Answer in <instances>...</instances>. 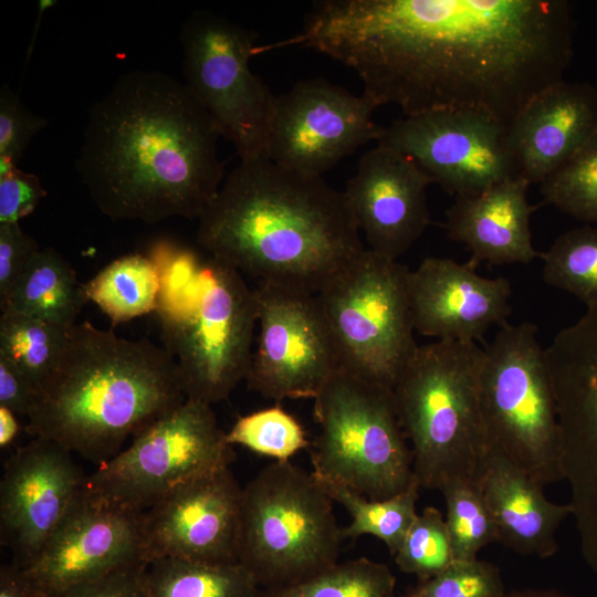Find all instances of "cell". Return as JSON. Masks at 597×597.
<instances>
[{"instance_id": "6da1fadb", "label": "cell", "mask_w": 597, "mask_h": 597, "mask_svg": "<svg viewBox=\"0 0 597 597\" xmlns=\"http://www.w3.org/2000/svg\"><path fill=\"white\" fill-rule=\"evenodd\" d=\"M292 44L353 69L377 107L468 109L509 126L564 80L574 21L566 0H324L276 45Z\"/></svg>"}, {"instance_id": "7a4b0ae2", "label": "cell", "mask_w": 597, "mask_h": 597, "mask_svg": "<svg viewBox=\"0 0 597 597\" xmlns=\"http://www.w3.org/2000/svg\"><path fill=\"white\" fill-rule=\"evenodd\" d=\"M219 137L184 82L130 71L90 107L75 167L112 220L199 219L224 180Z\"/></svg>"}, {"instance_id": "3957f363", "label": "cell", "mask_w": 597, "mask_h": 597, "mask_svg": "<svg viewBox=\"0 0 597 597\" xmlns=\"http://www.w3.org/2000/svg\"><path fill=\"white\" fill-rule=\"evenodd\" d=\"M198 221L211 258L314 294L365 250L343 191L269 158L240 161Z\"/></svg>"}, {"instance_id": "277c9868", "label": "cell", "mask_w": 597, "mask_h": 597, "mask_svg": "<svg viewBox=\"0 0 597 597\" xmlns=\"http://www.w3.org/2000/svg\"><path fill=\"white\" fill-rule=\"evenodd\" d=\"M186 399L177 364L164 347L84 321L70 328L25 430L101 465L128 437Z\"/></svg>"}, {"instance_id": "5b68a950", "label": "cell", "mask_w": 597, "mask_h": 597, "mask_svg": "<svg viewBox=\"0 0 597 597\" xmlns=\"http://www.w3.org/2000/svg\"><path fill=\"white\" fill-rule=\"evenodd\" d=\"M150 256L161 277L155 314L186 398L210 406L227 399L250 370L254 289L213 258L200 262L189 252L164 249Z\"/></svg>"}, {"instance_id": "8992f818", "label": "cell", "mask_w": 597, "mask_h": 597, "mask_svg": "<svg viewBox=\"0 0 597 597\" xmlns=\"http://www.w3.org/2000/svg\"><path fill=\"white\" fill-rule=\"evenodd\" d=\"M484 348L473 342L418 346L392 388L420 489L479 483L486 463L479 379Z\"/></svg>"}, {"instance_id": "52a82bcc", "label": "cell", "mask_w": 597, "mask_h": 597, "mask_svg": "<svg viewBox=\"0 0 597 597\" xmlns=\"http://www.w3.org/2000/svg\"><path fill=\"white\" fill-rule=\"evenodd\" d=\"M479 407L486 458L509 462L543 488L563 480L556 401L536 325L505 323L486 345Z\"/></svg>"}, {"instance_id": "ba28073f", "label": "cell", "mask_w": 597, "mask_h": 597, "mask_svg": "<svg viewBox=\"0 0 597 597\" xmlns=\"http://www.w3.org/2000/svg\"><path fill=\"white\" fill-rule=\"evenodd\" d=\"M313 472L264 467L242 488L239 563L262 589L292 585L338 563L342 528Z\"/></svg>"}, {"instance_id": "9c48e42d", "label": "cell", "mask_w": 597, "mask_h": 597, "mask_svg": "<svg viewBox=\"0 0 597 597\" xmlns=\"http://www.w3.org/2000/svg\"><path fill=\"white\" fill-rule=\"evenodd\" d=\"M313 473L371 500L416 481L392 389L338 368L314 398Z\"/></svg>"}, {"instance_id": "30bf717a", "label": "cell", "mask_w": 597, "mask_h": 597, "mask_svg": "<svg viewBox=\"0 0 597 597\" xmlns=\"http://www.w3.org/2000/svg\"><path fill=\"white\" fill-rule=\"evenodd\" d=\"M409 269L365 249L316 293L339 368L394 388L417 345Z\"/></svg>"}, {"instance_id": "8fae6325", "label": "cell", "mask_w": 597, "mask_h": 597, "mask_svg": "<svg viewBox=\"0 0 597 597\" xmlns=\"http://www.w3.org/2000/svg\"><path fill=\"white\" fill-rule=\"evenodd\" d=\"M184 84L240 161L268 158L276 96L249 66L258 52L252 32L209 11L181 25Z\"/></svg>"}, {"instance_id": "7c38bea8", "label": "cell", "mask_w": 597, "mask_h": 597, "mask_svg": "<svg viewBox=\"0 0 597 597\" xmlns=\"http://www.w3.org/2000/svg\"><path fill=\"white\" fill-rule=\"evenodd\" d=\"M233 457L211 406L186 399L98 465L85 489L115 505L146 511L181 484L229 467Z\"/></svg>"}, {"instance_id": "4fadbf2b", "label": "cell", "mask_w": 597, "mask_h": 597, "mask_svg": "<svg viewBox=\"0 0 597 597\" xmlns=\"http://www.w3.org/2000/svg\"><path fill=\"white\" fill-rule=\"evenodd\" d=\"M583 559L597 580V305L562 328L545 348Z\"/></svg>"}, {"instance_id": "5bb4252c", "label": "cell", "mask_w": 597, "mask_h": 597, "mask_svg": "<svg viewBox=\"0 0 597 597\" xmlns=\"http://www.w3.org/2000/svg\"><path fill=\"white\" fill-rule=\"evenodd\" d=\"M376 142L411 159L454 197L519 177L509 126L481 112L438 109L404 116L381 127Z\"/></svg>"}, {"instance_id": "9a60e30c", "label": "cell", "mask_w": 597, "mask_h": 597, "mask_svg": "<svg viewBox=\"0 0 597 597\" xmlns=\"http://www.w3.org/2000/svg\"><path fill=\"white\" fill-rule=\"evenodd\" d=\"M259 335L248 386L266 399H314L339 368L317 295L258 283Z\"/></svg>"}, {"instance_id": "2e32d148", "label": "cell", "mask_w": 597, "mask_h": 597, "mask_svg": "<svg viewBox=\"0 0 597 597\" xmlns=\"http://www.w3.org/2000/svg\"><path fill=\"white\" fill-rule=\"evenodd\" d=\"M377 105L322 78L301 81L276 96L266 155L295 171L322 177L360 146L377 140Z\"/></svg>"}, {"instance_id": "e0dca14e", "label": "cell", "mask_w": 597, "mask_h": 597, "mask_svg": "<svg viewBox=\"0 0 597 597\" xmlns=\"http://www.w3.org/2000/svg\"><path fill=\"white\" fill-rule=\"evenodd\" d=\"M144 511L122 507L84 485L25 575L40 597L146 561Z\"/></svg>"}, {"instance_id": "ac0fdd59", "label": "cell", "mask_w": 597, "mask_h": 597, "mask_svg": "<svg viewBox=\"0 0 597 597\" xmlns=\"http://www.w3.org/2000/svg\"><path fill=\"white\" fill-rule=\"evenodd\" d=\"M241 507L242 488L229 467L181 484L143 513L146 561L239 563Z\"/></svg>"}, {"instance_id": "d6986e66", "label": "cell", "mask_w": 597, "mask_h": 597, "mask_svg": "<svg viewBox=\"0 0 597 597\" xmlns=\"http://www.w3.org/2000/svg\"><path fill=\"white\" fill-rule=\"evenodd\" d=\"M86 478L72 453L35 437L10 455L0 482L1 543L29 566L82 492Z\"/></svg>"}, {"instance_id": "ffe728a7", "label": "cell", "mask_w": 597, "mask_h": 597, "mask_svg": "<svg viewBox=\"0 0 597 597\" xmlns=\"http://www.w3.org/2000/svg\"><path fill=\"white\" fill-rule=\"evenodd\" d=\"M478 263L426 258L408 273L413 328L437 341L473 342L493 325L507 323L511 284L503 276L485 277Z\"/></svg>"}, {"instance_id": "44dd1931", "label": "cell", "mask_w": 597, "mask_h": 597, "mask_svg": "<svg viewBox=\"0 0 597 597\" xmlns=\"http://www.w3.org/2000/svg\"><path fill=\"white\" fill-rule=\"evenodd\" d=\"M431 179L408 157L377 145L359 159L343 191L369 245L397 260L430 222L427 187Z\"/></svg>"}, {"instance_id": "7402d4cb", "label": "cell", "mask_w": 597, "mask_h": 597, "mask_svg": "<svg viewBox=\"0 0 597 597\" xmlns=\"http://www.w3.org/2000/svg\"><path fill=\"white\" fill-rule=\"evenodd\" d=\"M596 133V86L563 80L544 88L509 125L519 177L541 185Z\"/></svg>"}, {"instance_id": "603a6c76", "label": "cell", "mask_w": 597, "mask_h": 597, "mask_svg": "<svg viewBox=\"0 0 597 597\" xmlns=\"http://www.w3.org/2000/svg\"><path fill=\"white\" fill-rule=\"evenodd\" d=\"M530 182L515 177L473 195L454 197L446 212L448 237L465 245L470 259L493 265L531 263L541 256L532 242Z\"/></svg>"}, {"instance_id": "cb8c5ba5", "label": "cell", "mask_w": 597, "mask_h": 597, "mask_svg": "<svg viewBox=\"0 0 597 597\" xmlns=\"http://www.w3.org/2000/svg\"><path fill=\"white\" fill-rule=\"evenodd\" d=\"M479 485L496 527L498 542L522 555L547 558L559 549L557 532L572 516L569 503L548 500L543 486L509 462L489 457Z\"/></svg>"}, {"instance_id": "d4e9b609", "label": "cell", "mask_w": 597, "mask_h": 597, "mask_svg": "<svg viewBox=\"0 0 597 597\" xmlns=\"http://www.w3.org/2000/svg\"><path fill=\"white\" fill-rule=\"evenodd\" d=\"M88 301L76 271L46 247L35 253L0 308L71 327Z\"/></svg>"}, {"instance_id": "484cf974", "label": "cell", "mask_w": 597, "mask_h": 597, "mask_svg": "<svg viewBox=\"0 0 597 597\" xmlns=\"http://www.w3.org/2000/svg\"><path fill=\"white\" fill-rule=\"evenodd\" d=\"M160 286L157 262L139 253L112 261L85 283L88 300L113 323L155 312Z\"/></svg>"}, {"instance_id": "4316f807", "label": "cell", "mask_w": 597, "mask_h": 597, "mask_svg": "<svg viewBox=\"0 0 597 597\" xmlns=\"http://www.w3.org/2000/svg\"><path fill=\"white\" fill-rule=\"evenodd\" d=\"M151 597H260L261 587L240 563L214 565L161 557L148 562Z\"/></svg>"}, {"instance_id": "83f0119b", "label": "cell", "mask_w": 597, "mask_h": 597, "mask_svg": "<svg viewBox=\"0 0 597 597\" xmlns=\"http://www.w3.org/2000/svg\"><path fill=\"white\" fill-rule=\"evenodd\" d=\"M317 479L329 498L343 505L352 517L342 528L343 538L371 535L383 541L392 556L397 553L418 514V482L395 496L371 500L341 483Z\"/></svg>"}, {"instance_id": "f1b7e54d", "label": "cell", "mask_w": 597, "mask_h": 597, "mask_svg": "<svg viewBox=\"0 0 597 597\" xmlns=\"http://www.w3.org/2000/svg\"><path fill=\"white\" fill-rule=\"evenodd\" d=\"M71 327L2 310L0 356L14 364L38 392L54 369Z\"/></svg>"}, {"instance_id": "f546056e", "label": "cell", "mask_w": 597, "mask_h": 597, "mask_svg": "<svg viewBox=\"0 0 597 597\" xmlns=\"http://www.w3.org/2000/svg\"><path fill=\"white\" fill-rule=\"evenodd\" d=\"M545 283L597 305V224H584L561 234L541 252Z\"/></svg>"}, {"instance_id": "4dcf8cb0", "label": "cell", "mask_w": 597, "mask_h": 597, "mask_svg": "<svg viewBox=\"0 0 597 597\" xmlns=\"http://www.w3.org/2000/svg\"><path fill=\"white\" fill-rule=\"evenodd\" d=\"M260 597H398L396 577L384 564L360 557L332 567L302 582L262 589Z\"/></svg>"}, {"instance_id": "1f68e13d", "label": "cell", "mask_w": 597, "mask_h": 597, "mask_svg": "<svg viewBox=\"0 0 597 597\" xmlns=\"http://www.w3.org/2000/svg\"><path fill=\"white\" fill-rule=\"evenodd\" d=\"M440 492L446 501V524L454 562L476 559L483 547L498 542L496 527L479 483L453 482Z\"/></svg>"}, {"instance_id": "d6a6232c", "label": "cell", "mask_w": 597, "mask_h": 597, "mask_svg": "<svg viewBox=\"0 0 597 597\" xmlns=\"http://www.w3.org/2000/svg\"><path fill=\"white\" fill-rule=\"evenodd\" d=\"M540 186L544 205L585 224H597V133Z\"/></svg>"}, {"instance_id": "836d02e7", "label": "cell", "mask_w": 597, "mask_h": 597, "mask_svg": "<svg viewBox=\"0 0 597 597\" xmlns=\"http://www.w3.org/2000/svg\"><path fill=\"white\" fill-rule=\"evenodd\" d=\"M227 441L275 461H289L296 452L311 447L302 425L280 406L240 417L227 432Z\"/></svg>"}, {"instance_id": "e575fe53", "label": "cell", "mask_w": 597, "mask_h": 597, "mask_svg": "<svg viewBox=\"0 0 597 597\" xmlns=\"http://www.w3.org/2000/svg\"><path fill=\"white\" fill-rule=\"evenodd\" d=\"M394 558L401 572L416 575L419 582L454 562L446 519L437 507L427 506L417 514Z\"/></svg>"}, {"instance_id": "d590c367", "label": "cell", "mask_w": 597, "mask_h": 597, "mask_svg": "<svg viewBox=\"0 0 597 597\" xmlns=\"http://www.w3.org/2000/svg\"><path fill=\"white\" fill-rule=\"evenodd\" d=\"M505 593L499 568L485 561L453 562L398 597H500Z\"/></svg>"}, {"instance_id": "8d00e7d4", "label": "cell", "mask_w": 597, "mask_h": 597, "mask_svg": "<svg viewBox=\"0 0 597 597\" xmlns=\"http://www.w3.org/2000/svg\"><path fill=\"white\" fill-rule=\"evenodd\" d=\"M48 121L32 113L18 95L3 84L0 90V174L17 166L31 139Z\"/></svg>"}, {"instance_id": "74e56055", "label": "cell", "mask_w": 597, "mask_h": 597, "mask_svg": "<svg viewBox=\"0 0 597 597\" xmlns=\"http://www.w3.org/2000/svg\"><path fill=\"white\" fill-rule=\"evenodd\" d=\"M148 562H136L48 597H151L147 585Z\"/></svg>"}, {"instance_id": "f35d334b", "label": "cell", "mask_w": 597, "mask_h": 597, "mask_svg": "<svg viewBox=\"0 0 597 597\" xmlns=\"http://www.w3.org/2000/svg\"><path fill=\"white\" fill-rule=\"evenodd\" d=\"M40 179L17 166L0 174V223H17L46 196Z\"/></svg>"}, {"instance_id": "ab89813d", "label": "cell", "mask_w": 597, "mask_h": 597, "mask_svg": "<svg viewBox=\"0 0 597 597\" xmlns=\"http://www.w3.org/2000/svg\"><path fill=\"white\" fill-rule=\"evenodd\" d=\"M36 241L17 223H0V305L22 276L35 253Z\"/></svg>"}, {"instance_id": "60d3db41", "label": "cell", "mask_w": 597, "mask_h": 597, "mask_svg": "<svg viewBox=\"0 0 597 597\" xmlns=\"http://www.w3.org/2000/svg\"><path fill=\"white\" fill-rule=\"evenodd\" d=\"M36 390L31 381L9 359L0 356V406L10 409L18 417L28 418Z\"/></svg>"}, {"instance_id": "b9f144b4", "label": "cell", "mask_w": 597, "mask_h": 597, "mask_svg": "<svg viewBox=\"0 0 597 597\" xmlns=\"http://www.w3.org/2000/svg\"><path fill=\"white\" fill-rule=\"evenodd\" d=\"M0 597H40L23 567L4 564L0 567Z\"/></svg>"}, {"instance_id": "7bdbcfd3", "label": "cell", "mask_w": 597, "mask_h": 597, "mask_svg": "<svg viewBox=\"0 0 597 597\" xmlns=\"http://www.w3.org/2000/svg\"><path fill=\"white\" fill-rule=\"evenodd\" d=\"M19 432L18 416L10 409L0 406V447L10 446Z\"/></svg>"}, {"instance_id": "ee69618b", "label": "cell", "mask_w": 597, "mask_h": 597, "mask_svg": "<svg viewBox=\"0 0 597 597\" xmlns=\"http://www.w3.org/2000/svg\"><path fill=\"white\" fill-rule=\"evenodd\" d=\"M500 597H576L553 588H528L504 593Z\"/></svg>"}]
</instances>
